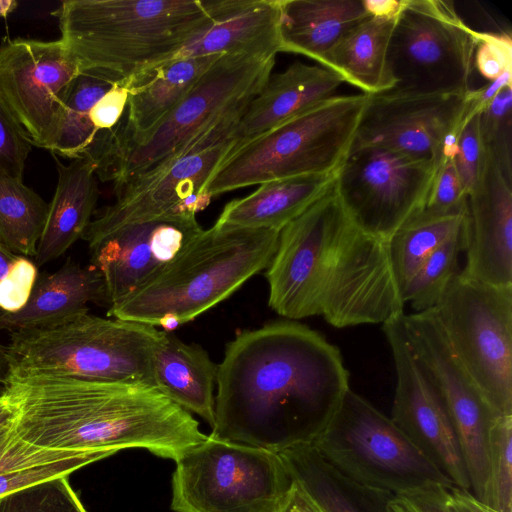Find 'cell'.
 <instances>
[{
	"instance_id": "obj_1",
	"label": "cell",
	"mask_w": 512,
	"mask_h": 512,
	"mask_svg": "<svg viewBox=\"0 0 512 512\" xmlns=\"http://www.w3.org/2000/svg\"><path fill=\"white\" fill-rule=\"evenodd\" d=\"M350 388L339 349L288 320L245 331L218 365L210 436L280 452L312 442Z\"/></svg>"
},
{
	"instance_id": "obj_2",
	"label": "cell",
	"mask_w": 512,
	"mask_h": 512,
	"mask_svg": "<svg viewBox=\"0 0 512 512\" xmlns=\"http://www.w3.org/2000/svg\"><path fill=\"white\" fill-rule=\"evenodd\" d=\"M266 269L268 304L290 320L321 316L346 328L404 313L387 241L352 220L334 184L280 230Z\"/></svg>"
},
{
	"instance_id": "obj_3",
	"label": "cell",
	"mask_w": 512,
	"mask_h": 512,
	"mask_svg": "<svg viewBox=\"0 0 512 512\" xmlns=\"http://www.w3.org/2000/svg\"><path fill=\"white\" fill-rule=\"evenodd\" d=\"M1 395L17 435L43 448H139L176 461L208 436L191 413L143 384L12 373Z\"/></svg>"
},
{
	"instance_id": "obj_4",
	"label": "cell",
	"mask_w": 512,
	"mask_h": 512,
	"mask_svg": "<svg viewBox=\"0 0 512 512\" xmlns=\"http://www.w3.org/2000/svg\"><path fill=\"white\" fill-rule=\"evenodd\" d=\"M81 69L127 84L168 62L211 21L209 1L66 0L52 12Z\"/></svg>"
},
{
	"instance_id": "obj_5",
	"label": "cell",
	"mask_w": 512,
	"mask_h": 512,
	"mask_svg": "<svg viewBox=\"0 0 512 512\" xmlns=\"http://www.w3.org/2000/svg\"><path fill=\"white\" fill-rule=\"evenodd\" d=\"M279 232L219 226L202 229L159 273L107 315L172 331L233 294L266 269Z\"/></svg>"
},
{
	"instance_id": "obj_6",
	"label": "cell",
	"mask_w": 512,
	"mask_h": 512,
	"mask_svg": "<svg viewBox=\"0 0 512 512\" xmlns=\"http://www.w3.org/2000/svg\"><path fill=\"white\" fill-rule=\"evenodd\" d=\"M276 56L222 54L188 95L140 141L92 152L97 178L117 186L173 161L238 123L272 73Z\"/></svg>"
},
{
	"instance_id": "obj_7",
	"label": "cell",
	"mask_w": 512,
	"mask_h": 512,
	"mask_svg": "<svg viewBox=\"0 0 512 512\" xmlns=\"http://www.w3.org/2000/svg\"><path fill=\"white\" fill-rule=\"evenodd\" d=\"M154 326L80 312L50 326L10 333L12 373L154 387ZM156 389V388H155Z\"/></svg>"
},
{
	"instance_id": "obj_8",
	"label": "cell",
	"mask_w": 512,
	"mask_h": 512,
	"mask_svg": "<svg viewBox=\"0 0 512 512\" xmlns=\"http://www.w3.org/2000/svg\"><path fill=\"white\" fill-rule=\"evenodd\" d=\"M368 94L330 97L230 153L206 184L211 199L268 181L336 173L355 142Z\"/></svg>"
},
{
	"instance_id": "obj_9",
	"label": "cell",
	"mask_w": 512,
	"mask_h": 512,
	"mask_svg": "<svg viewBox=\"0 0 512 512\" xmlns=\"http://www.w3.org/2000/svg\"><path fill=\"white\" fill-rule=\"evenodd\" d=\"M175 463L174 512H284L294 490L277 452L210 435Z\"/></svg>"
},
{
	"instance_id": "obj_10",
	"label": "cell",
	"mask_w": 512,
	"mask_h": 512,
	"mask_svg": "<svg viewBox=\"0 0 512 512\" xmlns=\"http://www.w3.org/2000/svg\"><path fill=\"white\" fill-rule=\"evenodd\" d=\"M311 443L342 475L370 489L397 494L451 484L390 417L351 388Z\"/></svg>"
},
{
	"instance_id": "obj_11",
	"label": "cell",
	"mask_w": 512,
	"mask_h": 512,
	"mask_svg": "<svg viewBox=\"0 0 512 512\" xmlns=\"http://www.w3.org/2000/svg\"><path fill=\"white\" fill-rule=\"evenodd\" d=\"M446 341L490 408L512 415V285L454 275L432 309Z\"/></svg>"
},
{
	"instance_id": "obj_12",
	"label": "cell",
	"mask_w": 512,
	"mask_h": 512,
	"mask_svg": "<svg viewBox=\"0 0 512 512\" xmlns=\"http://www.w3.org/2000/svg\"><path fill=\"white\" fill-rule=\"evenodd\" d=\"M477 42L452 1L406 0L388 49L394 88L466 95Z\"/></svg>"
},
{
	"instance_id": "obj_13",
	"label": "cell",
	"mask_w": 512,
	"mask_h": 512,
	"mask_svg": "<svg viewBox=\"0 0 512 512\" xmlns=\"http://www.w3.org/2000/svg\"><path fill=\"white\" fill-rule=\"evenodd\" d=\"M438 165L378 146L354 147L334 186L345 210L366 232L387 241L427 201Z\"/></svg>"
},
{
	"instance_id": "obj_14",
	"label": "cell",
	"mask_w": 512,
	"mask_h": 512,
	"mask_svg": "<svg viewBox=\"0 0 512 512\" xmlns=\"http://www.w3.org/2000/svg\"><path fill=\"white\" fill-rule=\"evenodd\" d=\"M232 148L231 137L206 141L173 161L127 179L114 187L115 201L91 220L84 234L129 224L196 218L212 200L206 193L208 180Z\"/></svg>"
},
{
	"instance_id": "obj_15",
	"label": "cell",
	"mask_w": 512,
	"mask_h": 512,
	"mask_svg": "<svg viewBox=\"0 0 512 512\" xmlns=\"http://www.w3.org/2000/svg\"><path fill=\"white\" fill-rule=\"evenodd\" d=\"M410 347L451 418L470 492L483 501L488 474V435L497 414L451 351L433 310L404 314Z\"/></svg>"
},
{
	"instance_id": "obj_16",
	"label": "cell",
	"mask_w": 512,
	"mask_h": 512,
	"mask_svg": "<svg viewBox=\"0 0 512 512\" xmlns=\"http://www.w3.org/2000/svg\"><path fill=\"white\" fill-rule=\"evenodd\" d=\"M404 314L382 324L396 374L390 418L451 484L470 491L451 418L410 347L403 322Z\"/></svg>"
},
{
	"instance_id": "obj_17",
	"label": "cell",
	"mask_w": 512,
	"mask_h": 512,
	"mask_svg": "<svg viewBox=\"0 0 512 512\" xmlns=\"http://www.w3.org/2000/svg\"><path fill=\"white\" fill-rule=\"evenodd\" d=\"M80 70L60 39L0 45V98L32 145L50 150L63 95Z\"/></svg>"
},
{
	"instance_id": "obj_18",
	"label": "cell",
	"mask_w": 512,
	"mask_h": 512,
	"mask_svg": "<svg viewBox=\"0 0 512 512\" xmlns=\"http://www.w3.org/2000/svg\"><path fill=\"white\" fill-rule=\"evenodd\" d=\"M465 96L396 88L369 95L352 148L378 146L439 166L446 139L466 122Z\"/></svg>"
},
{
	"instance_id": "obj_19",
	"label": "cell",
	"mask_w": 512,
	"mask_h": 512,
	"mask_svg": "<svg viewBox=\"0 0 512 512\" xmlns=\"http://www.w3.org/2000/svg\"><path fill=\"white\" fill-rule=\"evenodd\" d=\"M197 218L158 220L83 234L90 265L101 275L108 309L159 273L202 231Z\"/></svg>"
},
{
	"instance_id": "obj_20",
	"label": "cell",
	"mask_w": 512,
	"mask_h": 512,
	"mask_svg": "<svg viewBox=\"0 0 512 512\" xmlns=\"http://www.w3.org/2000/svg\"><path fill=\"white\" fill-rule=\"evenodd\" d=\"M466 264L460 273L493 286L512 285V176L487 156L478 186L467 196Z\"/></svg>"
},
{
	"instance_id": "obj_21",
	"label": "cell",
	"mask_w": 512,
	"mask_h": 512,
	"mask_svg": "<svg viewBox=\"0 0 512 512\" xmlns=\"http://www.w3.org/2000/svg\"><path fill=\"white\" fill-rule=\"evenodd\" d=\"M342 83L343 78L336 72L302 62L271 73L245 108L231 136L230 153L335 96Z\"/></svg>"
},
{
	"instance_id": "obj_22",
	"label": "cell",
	"mask_w": 512,
	"mask_h": 512,
	"mask_svg": "<svg viewBox=\"0 0 512 512\" xmlns=\"http://www.w3.org/2000/svg\"><path fill=\"white\" fill-rule=\"evenodd\" d=\"M209 2L210 23L168 62L207 55L276 56L282 52L280 0Z\"/></svg>"
},
{
	"instance_id": "obj_23",
	"label": "cell",
	"mask_w": 512,
	"mask_h": 512,
	"mask_svg": "<svg viewBox=\"0 0 512 512\" xmlns=\"http://www.w3.org/2000/svg\"><path fill=\"white\" fill-rule=\"evenodd\" d=\"M90 303L108 308L103 279L91 265L68 258L57 271L38 275L22 309L0 312V330L13 333L50 326L89 311Z\"/></svg>"
},
{
	"instance_id": "obj_24",
	"label": "cell",
	"mask_w": 512,
	"mask_h": 512,
	"mask_svg": "<svg viewBox=\"0 0 512 512\" xmlns=\"http://www.w3.org/2000/svg\"><path fill=\"white\" fill-rule=\"evenodd\" d=\"M154 387L189 413L215 421L218 365L197 344H187L170 331L159 330L152 349Z\"/></svg>"
},
{
	"instance_id": "obj_25",
	"label": "cell",
	"mask_w": 512,
	"mask_h": 512,
	"mask_svg": "<svg viewBox=\"0 0 512 512\" xmlns=\"http://www.w3.org/2000/svg\"><path fill=\"white\" fill-rule=\"evenodd\" d=\"M52 155L58 181L34 257L37 266L61 257L82 238L99 197L95 165L89 158H75L65 165Z\"/></svg>"
},
{
	"instance_id": "obj_26",
	"label": "cell",
	"mask_w": 512,
	"mask_h": 512,
	"mask_svg": "<svg viewBox=\"0 0 512 512\" xmlns=\"http://www.w3.org/2000/svg\"><path fill=\"white\" fill-rule=\"evenodd\" d=\"M294 486L319 512H389L392 493L359 485L342 475L311 442L278 452Z\"/></svg>"
},
{
	"instance_id": "obj_27",
	"label": "cell",
	"mask_w": 512,
	"mask_h": 512,
	"mask_svg": "<svg viewBox=\"0 0 512 512\" xmlns=\"http://www.w3.org/2000/svg\"><path fill=\"white\" fill-rule=\"evenodd\" d=\"M335 177L336 173L301 175L262 183L251 194L228 202L215 224L280 231L322 197Z\"/></svg>"
},
{
	"instance_id": "obj_28",
	"label": "cell",
	"mask_w": 512,
	"mask_h": 512,
	"mask_svg": "<svg viewBox=\"0 0 512 512\" xmlns=\"http://www.w3.org/2000/svg\"><path fill=\"white\" fill-rule=\"evenodd\" d=\"M368 17L362 0H280L282 52L320 64L344 34Z\"/></svg>"
},
{
	"instance_id": "obj_29",
	"label": "cell",
	"mask_w": 512,
	"mask_h": 512,
	"mask_svg": "<svg viewBox=\"0 0 512 512\" xmlns=\"http://www.w3.org/2000/svg\"><path fill=\"white\" fill-rule=\"evenodd\" d=\"M397 18L369 16L339 39L320 66L336 72L364 94L393 89L388 49Z\"/></svg>"
},
{
	"instance_id": "obj_30",
	"label": "cell",
	"mask_w": 512,
	"mask_h": 512,
	"mask_svg": "<svg viewBox=\"0 0 512 512\" xmlns=\"http://www.w3.org/2000/svg\"><path fill=\"white\" fill-rule=\"evenodd\" d=\"M116 83L100 71L81 69L69 83L59 108L50 151L69 159L79 158L98 130L90 112L98 100Z\"/></svg>"
},
{
	"instance_id": "obj_31",
	"label": "cell",
	"mask_w": 512,
	"mask_h": 512,
	"mask_svg": "<svg viewBox=\"0 0 512 512\" xmlns=\"http://www.w3.org/2000/svg\"><path fill=\"white\" fill-rule=\"evenodd\" d=\"M464 211L446 216H431L419 211L388 240V255L399 293L425 260L462 225Z\"/></svg>"
},
{
	"instance_id": "obj_32",
	"label": "cell",
	"mask_w": 512,
	"mask_h": 512,
	"mask_svg": "<svg viewBox=\"0 0 512 512\" xmlns=\"http://www.w3.org/2000/svg\"><path fill=\"white\" fill-rule=\"evenodd\" d=\"M48 205L23 180L0 177V243L15 254L35 257Z\"/></svg>"
},
{
	"instance_id": "obj_33",
	"label": "cell",
	"mask_w": 512,
	"mask_h": 512,
	"mask_svg": "<svg viewBox=\"0 0 512 512\" xmlns=\"http://www.w3.org/2000/svg\"><path fill=\"white\" fill-rule=\"evenodd\" d=\"M467 213L459 229L421 265L400 293L415 313L433 309L451 278L460 272L459 257L467 247Z\"/></svg>"
},
{
	"instance_id": "obj_34",
	"label": "cell",
	"mask_w": 512,
	"mask_h": 512,
	"mask_svg": "<svg viewBox=\"0 0 512 512\" xmlns=\"http://www.w3.org/2000/svg\"><path fill=\"white\" fill-rule=\"evenodd\" d=\"M482 503L497 512H512V415H498L490 426Z\"/></svg>"
},
{
	"instance_id": "obj_35",
	"label": "cell",
	"mask_w": 512,
	"mask_h": 512,
	"mask_svg": "<svg viewBox=\"0 0 512 512\" xmlns=\"http://www.w3.org/2000/svg\"><path fill=\"white\" fill-rule=\"evenodd\" d=\"M0 512H87L68 476L56 477L0 497Z\"/></svg>"
},
{
	"instance_id": "obj_36",
	"label": "cell",
	"mask_w": 512,
	"mask_h": 512,
	"mask_svg": "<svg viewBox=\"0 0 512 512\" xmlns=\"http://www.w3.org/2000/svg\"><path fill=\"white\" fill-rule=\"evenodd\" d=\"M487 156L512 176V86L502 88L479 114Z\"/></svg>"
},
{
	"instance_id": "obj_37",
	"label": "cell",
	"mask_w": 512,
	"mask_h": 512,
	"mask_svg": "<svg viewBox=\"0 0 512 512\" xmlns=\"http://www.w3.org/2000/svg\"><path fill=\"white\" fill-rule=\"evenodd\" d=\"M394 495L410 512H497L452 484L430 483Z\"/></svg>"
},
{
	"instance_id": "obj_38",
	"label": "cell",
	"mask_w": 512,
	"mask_h": 512,
	"mask_svg": "<svg viewBox=\"0 0 512 512\" xmlns=\"http://www.w3.org/2000/svg\"><path fill=\"white\" fill-rule=\"evenodd\" d=\"M90 452L94 451L38 447L22 440L15 432L12 422L0 427V473L57 462Z\"/></svg>"
},
{
	"instance_id": "obj_39",
	"label": "cell",
	"mask_w": 512,
	"mask_h": 512,
	"mask_svg": "<svg viewBox=\"0 0 512 512\" xmlns=\"http://www.w3.org/2000/svg\"><path fill=\"white\" fill-rule=\"evenodd\" d=\"M105 451H94L65 460L0 473V497L56 477L68 476L79 468L109 457Z\"/></svg>"
},
{
	"instance_id": "obj_40",
	"label": "cell",
	"mask_w": 512,
	"mask_h": 512,
	"mask_svg": "<svg viewBox=\"0 0 512 512\" xmlns=\"http://www.w3.org/2000/svg\"><path fill=\"white\" fill-rule=\"evenodd\" d=\"M453 161L468 196L478 186L487 166V153L479 130V114L463 125Z\"/></svg>"
},
{
	"instance_id": "obj_41",
	"label": "cell",
	"mask_w": 512,
	"mask_h": 512,
	"mask_svg": "<svg viewBox=\"0 0 512 512\" xmlns=\"http://www.w3.org/2000/svg\"><path fill=\"white\" fill-rule=\"evenodd\" d=\"M32 144L0 98V177L23 180Z\"/></svg>"
},
{
	"instance_id": "obj_42",
	"label": "cell",
	"mask_w": 512,
	"mask_h": 512,
	"mask_svg": "<svg viewBox=\"0 0 512 512\" xmlns=\"http://www.w3.org/2000/svg\"><path fill=\"white\" fill-rule=\"evenodd\" d=\"M465 194L453 158L444 159L438 166L426 204L421 210L431 216H446L464 211Z\"/></svg>"
},
{
	"instance_id": "obj_43",
	"label": "cell",
	"mask_w": 512,
	"mask_h": 512,
	"mask_svg": "<svg viewBox=\"0 0 512 512\" xmlns=\"http://www.w3.org/2000/svg\"><path fill=\"white\" fill-rule=\"evenodd\" d=\"M474 67L488 81L512 70V39L506 33L478 32Z\"/></svg>"
},
{
	"instance_id": "obj_44",
	"label": "cell",
	"mask_w": 512,
	"mask_h": 512,
	"mask_svg": "<svg viewBox=\"0 0 512 512\" xmlns=\"http://www.w3.org/2000/svg\"><path fill=\"white\" fill-rule=\"evenodd\" d=\"M35 261L19 255L0 282V312L14 313L27 303L38 277Z\"/></svg>"
},
{
	"instance_id": "obj_45",
	"label": "cell",
	"mask_w": 512,
	"mask_h": 512,
	"mask_svg": "<svg viewBox=\"0 0 512 512\" xmlns=\"http://www.w3.org/2000/svg\"><path fill=\"white\" fill-rule=\"evenodd\" d=\"M129 88L121 82H116L102 96L90 112V120L98 130H109L121 119L127 106Z\"/></svg>"
},
{
	"instance_id": "obj_46",
	"label": "cell",
	"mask_w": 512,
	"mask_h": 512,
	"mask_svg": "<svg viewBox=\"0 0 512 512\" xmlns=\"http://www.w3.org/2000/svg\"><path fill=\"white\" fill-rule=\"evenodd\" d=\"M369 16L379 18H397L403 10L406 0H362Z\"/></svg>"
},
{
	"instance_id": "obj_47",
	"label": "cell",
	"mask_w": 512,
	"mask_h": 512,
	"mask_svg": "<svg viewBox=\"0 0 512 512\" xmlns=\"http://www.w3.org/2000/svg\"><path fill=\"white\" fill-rule=\"evenodd\" d=\"M284 512H319V510L294 486V490Z\"/></svg>"
},
{
	"instance_id": "obj_48",
	"label": "cell",
	"mask_w": 512,
	"mask_h": 512,
	"mask_svg": "<svg viewBox=\"0 0 512 512\" xmlns=\"http://www.w3.org/2000/svg\"><path fill=\"white\" fill-rule=\"evenodd\" d=\"M12 375V362L7 347L0 344V394Z\"/></svg>"
},
{
	"instance_id": "obj_49",
	"label": "cell",
	"mask_w": 512,
	"mask_h": 512,
	"mask_svg": "<svg viewBox=\"0 0 512 512\" xmlns=\"http://www.w3.org/2000/svg\"><path fill=\"white\" fill-rule=\"evenodd\" d=\"M18 256L0 243V282L7 275Z\"/></svg>"
},
{
	"instance_id": "obj_50",
	"label": "cell",
	"mask_w": 512,
	"mask_h": 512,
	"mask_svg": "<svg viewBox=\"0 0 512 512\" xmlns=\"http://www.w3.org/2000/svg\"><path fill=\"white\" fill-rule=\"evenodd\" d=\"M14 413L7 400L0 394V427L12 422Z\"/></svg>"
},
{
	"instance_id": "obj_51",
	"label": "cell",
	"mask_w": 512,
	"mask_h": 512,
	"mask_svg": "<svg viewBox=\"0 0 512 512\" xmlns=\"http://www.w3.org/2000/svg\"><path fill=\"white\" fill-rule=\"evenodd\" d=\"M15 0H0V17H6L17 8Z\"/></svg>"
},
{
	"instance_id": "obj_52",
	"label": "cell",
	"mask_w": 512,
	"mask_h": 512,
	"mask_svg": "<svg viewBox=\"0 0 512 512\" xmlns=\"http://www.w3.org/2000/svg\"><path fill=\"white\" fill-rule=\"evenodd\" d=\"M387 507L389 512H410L394 494L388 500Z\"/></svg>"
}]
</instances>
